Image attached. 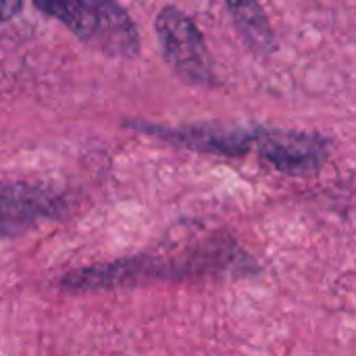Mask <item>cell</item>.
<instances>
[{"mask_svg": "<svg viewBox=\"0 0 356 356\" xmlns=\"http://www.w3.org/2000/svg\"><path fill=\"white\" fill-rule=\"evenodd\" d=\"M257 271L254 261L225 236L192 238L186 244L161 248L146 254L123 257L108 263H96L69 271L58 286L71 294L113 292L152 282L244 277Z\"/></svg>", "mask_w": 356, "mask_h": 356, "instance_id": "cell-1", "label": "cell"}, {"mask_svg": "<svg viewBox=\"0 0 356 356\" xmlns=\"http://www.w3.org/2000/svg\"><path fill=\"white\" fill-rule=\"evenodd\" d=\"M33 6L104 56L134 58L142 48L136 21L115 0H33Z\"/></svg>", "mask_w": 356, "mask_h": 356, "instance_id": "cell-2", "label": "cell"}, {"mask_svg": "<svg viewBox=\"0 0 356 356\" xmlns=\"http://www.w3.org/2000/svg\"><path fill=\"white\" fill-rule=\"evenodd\" d=\"M154 31L171 71L192 86H215L213 60L198 25L177 6H163L154 19Z\"/></svg>", "mask_w": 356, "mask_h": 356, "instance_id": "cell-3", "label": "cell"}, {"mask_svg": "<svg viewBox=\"0 0 356 356\" xmlns=\"http://www.w3.org/2000/svg\"><path fill=\"white\" fill-rule=\"evenodd\" d=\"M236 31L240 33L246 48L259 56H269L277 50L273 27L267 19L261 0H225Z\"/></svg>", "mask_w": 356, "mask_h": 356, "instance_id": "cell-7", "label": "cell"}, {"mask_svg": "<svg viewBox=\"0 0 356 356\" xmlns=\"http://www.w3.org/2000/svg\"><path fill=\"white\" fill-rule=\"evenodd\" d=\"M125 125L194 152L229 156V159H238L250 152L257 136V129H246L240 125H223V123H190L179 127H167L146 121H125Z\"/></svg>", "mask_w": 356, "mask_h": 356, "instance_id": "cell-6", "label": "cell"}, {"mask_svg": "<svg viewBox=\"0 0 356 356\" xmlns=\"http://www.w3.org/2000/svg\"><path fill=\"white\" fill-rule=\"evenodd\" d=\"M21 6H23V0H0V25L17 17Z\"/></svg>", "mask_w": 356, "mask_h": 356, "instance_id": "cell-8", "label": "cell"}, {"mask_svg": "<svg viewBox=\"0 0 356 356\" xmlns=\"http://www.w3.org/2000/svg\"><path fill=\"white\" fill-rule=\"evenodd\" d=\"M252 148H257L259 159L271 169L294 177H309L319 173L330 156L327 138L294 129L257 127Z\"/></svg>", "mask_w": 356, "mask_h": 356, "instance_id": "cell-4", "label": "cell"}, {"mask_svg": "<svg viewBox=\"0 0 356 356\" xmlns=\"http://www.w3.org/2000/svg\"><path fill=\"white\" fill-rule=\"evenodd\" d=\"M67 202L60 192L38 181L0 184V242L19 238L42 221L60 217Z\"/></svg>", "mask_w": 356, "mask_h": 356, "instance_id": "cell-5", "label": "cell"}]
</instances>
